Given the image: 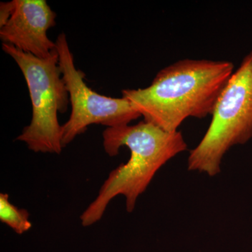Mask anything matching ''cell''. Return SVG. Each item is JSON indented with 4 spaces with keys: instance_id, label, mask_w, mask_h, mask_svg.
Segmentation results:
<instances>
[{
    "instance_id": "cell-8",
    "label": "cell",
    "mask_w": 252,
    "mask_h": 252,
    "mask_svg": "<svg viewBox=\"0 0 252 252\" xmlns=\"http://www.w3.org/2000/svg\"><path fill=\"white\" fill-rule=\"evenodd\" d=\"M14 9V0L0 4V28H2L9 21Z\"/></svg>"
},
{
    "instance_id": "cell-3",
    "label": "cell",
    "mask_w": 252,
    "mask_h": 252,
    "mask_svg": "<svg viewBox=\"0 0 252 252\" xmlns=\"http://www.w3.org/2000/svg\"><path fill=\"white\" fill-rule=\"evenodd\" d=\"M2 49L21 69L32 102L31 124L24 127L17 140L25 142L34 152L61 154L62 126L58 114L67 112L69 97L60 70L57 50L49 59H41L4 43Z\"/></svg>"
},
{
    "instance_id": "cell-2",
    "label": "cell",
    "mask_w": 252,
    "mask_h": 252,
    "mask_svg": "<svg viewBox=\"0 0 252 252\" xmlns=\"http://www.w3.org/2000/svg\"><path fill=\"white\" fill-rule=\"evenodd\" d=\"M102 136L104 151L109 157L118 155L122 147L129 149L130 157L110 172L97 198L83 212L80 218L84 226L100 220L111 200L119 195L125 197L127 211H133L137 198L157 172L187 148L179 131L166 132L145 121L133 126L107 127Z\"/></svg>"
},
{
    "instance_id": "cell-4",
    "label": "cell",
    "mask_w": 252,
    "mask_h": 252,
    "mask_svg": "<svg viewBox=\"0 0 252 252\" xmlns=\"http://www.w3.org/2000/svg\"><path fill=\"white\" fill-rule=\"evenodd\" d=\"M212 116L203 138L190 152L188 169L214 177L225 153L252 138V51L233 72Z\"/></svg>"
},
{
    "instance_id": "cell-7",
    "label": "cell",
    "mask_w": 252,
    "mask_h": 252,
    "mask_svg": "<svg viewBox=\"0 0 252 252\" xmlns=\"http://www.w3.org/2000/svg\"><path fill=\"white\" fill-rule=\"evenodd\" d=\"M0 220L17 234H23L32 228L27 210L11 203L7 193L0 194Z\"/></svg>"
},
{
    "instance_id": "cell-6",
    "label": "cell",
    "mask_w": 252,
    "mask_h": 252,
    "mask_svg": "<svg viewBox=\"0 0 252 252\" xmlns=\"http://www.w3.org/2000/svg\"><path fill=\"white\" fill-rule=\"evenodd\" d=\"M14 3L11 18L0 28L1 41L39 59L51 57L56 52V44L47 32L56 26V13L45 0H14Z\"/></svg>"
},
{
    "instance_id": "cell-1",
    "label": "cell",
    "mask_w": 252,
    "mask_h": 252,
    "mask_svg": "<svg viewBox=\"0 0 252 252\" xmlns=\"http://www.w3.org/2000/svg\"><path fill=\"white\" fill-rule=\"evenodd\" d=\"M233 72L230 61L180 60L159 71L148 87L125 89L122 97L145 122L177 132L187 118L212 115Z\"/></svg>"
},
{
    "instance_id": "cell-5",
    "label": "cell",
    "mask_w": 252,
    "mask_h": 252,
    "mask_svg": "<svg viewBox=\"0 0 252 252\" xmlns=\"http://www.w3.org/2000/svg\"><path fill=\"white\" fill-rule=\"evenodd\" d=\"M56 44L60 70L72 107L69 119L62 126L63 147L84 133L92 124L118 127L129 125L142 117L127 99L102 95L87 86L84 81L85 74L76 67L64 33L59 34Z\"/></svg>"
}]
</instances>
